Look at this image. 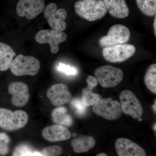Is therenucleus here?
Here are the masks:
<instances>
[{
	"instance_id": "obj_1",
	"label": "nucleus",
	"mask_w": 156,
	"mask_h": 156,
	"mask_svg": "<svg viewBox=\"0 0 156 156\" xmlns=\"http://www.w3.org/2000/svg\"><path fill=\"white\" fill-rule=\"evenodd\" d=\"M74 8L79 16L89 21L102 18L107 11L102 0H79L75 4Z\"/></svg>"
},
{
	"instance_id": "obj_2",
	"label": "nucleus",
	"mask_w": 156,
	"mask_h": 156,
	"mask_svg": "<svg viewBox=\"0 0 156 156\" xmlns=\"http://www.w3.org/2000/svg\"><path fill=\"white\" fill-rule=\"evenodd\" d=\"M29 117L21 110L12 112L0 108V127L8 131H15L24 127L28 122Z\"/></svg>"
},
{
	"instance_id": "obj_3",
	"label": "nucleus",
	"mask_w": 156,
	"mask_h": 156,
	"mask_svg": "<svg viewBox=\"0 0 156 156\" xmlns=\"http://www.w3.org/2000/svg\"><path fill=\"white\" fill-rule=\"evenodd\" d=\"M40 67V62L34 56L19 54L13 59L10 68L16 76H34L38 73Z\"/></svg>"
},
{
	"instance_id": "obj_4",
	"label": "nucleus",
	"mask_w": 156,
	"mask_h": 156,
	"mask_svg": "<svg viewBox=\"0 0 156 156\" xmlns=\"http://www.w3.org/2000/svg\"><path fill=\"white\" fill-rule=\"evenodd\" d=\"M95 78L101 87L112 88L121 83L124 77L122 71L111 65L103 66L95 69Z\"/></svg>"
},
{
	"instance_id": "obj_5",
	"label": "nucleus",
	"mask_w": 156,
	"mask_h": 156,
	"mask_svg": "<svg viewBox=\"0 0 156 156\" xmlns=\"http://www.w3.org/2000/svg\"><path fill=\"white\" fill-rule=\"evenodd\" d=\"M131 33L129 29L122 24H115L108 30L107 35L99 40V45L102 48L123 44L130 39Z\"/></svg>"
},
{
	"instance_id": "obj_6",
	"label": "nucleus",
	"mask_w": 156,
	"mask_h": 156,
	"mask_svg": "<svg viewBox=\"0 0 156 156\" xmlns=\"http://www.w3.org/2000/svg\"><path fill=\"white\" fill-rule=\"evenodd\" d=\"M93 111L98 115L109 120L118 119L122 112L119 102L111 98H101L94 105Z\"/></svg>"
},
{
	"instance_id": "obj_7",
	"label": "nucleus",
	"mask_w": 156,
	"mask_h": 156,
	"mask_svg": "<svg viewBox=\"0 0 156 156\" xmlns=\"http://www.w3.org/2000/svg\"><path fill=\"white\" fill-rule=\"evenodd\" d=\"M135 51L134 45L123 44L105 48L102 50V55L106 61L116 63L126 61L134 55Z\"/></svg>"
},
{
	"instance_id": "obj_8",
	"label": "nucleus",
	"mask_w": 156,
	"mask_h": 156,
	"mask_svg": "<svg viewBox=\"0 0 156 156\" xmlns=\"http://www.w3.org/2000/svg\"><path fill=\"white\" fill-rule=\"evenodd\" d=\"M122 111L134 119L142 115L144 110L141 103L135 94L130 90H126L121 92L120 95Z\"/></svg>"
},
{
	"instance_id": "obj_9",
	"label": "nucleus",
	"mask_w": 156,
	"mask_h": 156,
	"mask_svg": "<svg viewBox=\"0 0 156 156\" xmlns=\"http://www.w3.org/2000/svg\"><path fill=\"white\" fill-rule=\"evenodd\" d=\"M44 14L49 25L53 30L62 31L66 29L67 25L64 20L67 17V13L65 9H57L56 4L51 3L45 8Z\"/></svg>"
},
{
	"instance_id": "obj_10",
	"label": "nucleus",
	"mask_w": 156,
	"mask_h": 156,
	"mask_svg": "<svg viewBox=\"0 0 156 156\" xmlns=\"http://www.w3.org/2000/svg\"><path fill=\"white\" fill-rule=\"evenodd\" d=\"M66 34L55 30H44L39 31L35 35V40L40 44H49L50 50L53 54H56L59 50L58 44L66 40Z\"/></svg>"
},
{
	"instance_id": "obj_11",
	"label": "nucleus",
	"mask_w": 156,
	"mask_h": 156,
	"mask_svg": "<svg viewBox=\"0 0 156 156\" xmlns=\"http://www.w3.org/2000/svg\"><path fill=\"white\" fill-rule=\"evenodd\" d=\"M44 0H20L16 7V12L20 17L33 19L44 10Z\"/></svg>"
},
{
	"instance_id": "obj_12",
	"label": "nucleus",
	"mask_w": 156,
	"mask_h": 156,
	"mask_svg": "<svg viewBox=\"0 0 156 156\" xmlns=\"http://www.w3.org/2000/svg\"><path fill=\"white\" fill-rule=\"evenodd\" d=\"M8 90L12 95L11 103L14 106L22 107L28 103L30 95L27 84L22 82H13L9 85Z\"/></svg>"
},
{
	"instance_id": "obj_13",
	"label": "nucleus",
	"mask_w": 156,
	"mask_h": 156,
	"mask_svg": "<svg viewBox=\"0 0 156 156\" xmlns=\"http://www.w3.org/2000/svg\"><path fill=\"white\" fill-rule=\"evenodd\" d=\"M47 96L51 103L56 106L67 103L72 98L68 87L62 83L56 84L50 87L47 91Z\"/></svg>"
},
{
	"instance_id": "obj_14",
	"label": "nucleus",
	"mask_w": 156,
	"mask_h": 156,
	"mask_svg": "<svg viewBox=\"0 0 156 156\" xmlns=\"http://www.w3.org/2000/svg\"><path fill=\"white\" fill-rule=\"evenodd\" d=\"M115 147L119 156H146L142 147L127 138H118L116 140Z\"/></svg>"
},
{
	"instance_id": "obj_15",
	"label": "nucleus",
	"mask_w": 156,
	"mask_h": 156,
	"mask_svg": "<svg viewBox=\"0 0 156 156\" xmlns=\"http://www.w3.org/2000/svg\"><path fill=\"white\" fill-rule=\"evenodd\" d=\"M42 134L45 140L50 142L67 140L71 136L66 127L57 125L46 127L42 131Z\"/></svg>"
},
{
	"instance_id": "obj_16",
	"label": "nucleus",
	"mask_w": 156,
	"mask_h": 156,
	"mask_svg": "<svg viewBox=\"0 0 156 156\" xmlns=\"http://www.w3.org/2000/svg\"><path fill=\"white\" fill-rule=\"evenodd\" d=\"M87 87L82 89L81 101L86 107L94 105L101 98L98 94L93 93L92 90L98 84V82L95 77L89 76L87 79Z\"/></svg>"
},
{
	"instance_id": "obj_17",
	"label": "nucleus",
	"mask_w": 156,
	"mask_h": 156,
	"mask_svg": "<svg viewBox=\"0 0 156 156\" xmlns=\"http://www.w3.org/2000/svg\"><path fill=\"white\" fill-rule=\"evenodd\" d=\"M107 10L113 17L126 18L129 14V9L126 0H102Z\"/></svg>"
},
{
	"instance_id": "obj_18",
	"label": "nucleus",
	"mask_w": 156,
	"mask_h": 156,
	"mask_svg": "<svg viewBox=\"0 0 156 156\" xmlns=\"http://www.w3.org/2000/svg\"><path fill=\"white\" fill-rule=\"evenodd\" d=\"M95 139L92 136L83 135L73 139L71 145L76 153H83L89 151L95 147Z\"/></svg>"
},
{
	"instance_id": "obj_19",
	"label": "nucleus",
	"mask_w": 156,
	"mask_h": 156,
	"mask_svg": "<svg viewBox=\"0 0 156 156\" xmlns=\"http://www.w3.org/2000/svg\"><path fill=\"white\" fill-rule=\"evenodd\" d=\"M16 53L9 45L0 42V70H7L10 66Z\"/></svg>"
},
{
	"instance_id": "obj_20",
	"label": "nucleus",
	"mask_w": 156,
	"mask_h": 156,
	"mask_svg": "<svg viewBox=\"0 0 156 156\" xmlns=\"http://www.w3.org/2000/svg\"><path fill=\"white\" fill-rule=\"evenodd\" d=\"M52 120L56 125L70 127L73 125L72 117L67 113V109L63 107H58L51 113Z\"/></svg>"
},
{
	"instance_id": "obj_21",
	"label": "nucleus",
	"mask_w": 156,
	"mask_h": 156,
	"mask_svg": "<svg viewBox=\"0 0 156 156\" xmlns=\"http://www.w3.org/2000/svg\"><path fill=\"white\" fill-rule=\"evenodd\" d=\"M144 83L147 89L154 94L156 93V64L150 66L147 69L145 77Z\"/></svg>"
},
{
	"instance_id": "obj_22",
	"label": "nucleus",
	"mask_w": 156,
	"mask_h": 156,
	"mask_svg": "<svg viewBox=\"0 0 156 156\" xmlns=\"http://www.w3.org/2000/svg\"><path fill=\"white\" fill-rule=\"evenodd\" d=\"M140 11L149 17H152L156 14V0H136Z\"/></svg>"
},
{
	"instance_id": "obj_23",
	"label": "nucleus",
	"mask_w": 156,
	"mask_h": 156,
	"mask_svg": "<svg viewBox=\"0 0 156 156\" xmlns=\"http://www.w3.org/2000/svg\"><path fill=\"white\" fill-rule=\"evenodd\" d=\"M70 101L71 107L78 115L81 116L85 114L87 112V107L83 104L81 99L79 98H76Z\"/></svg>"
},
{
	"instance_id": "obj_24",
	"label": "nucleus",
	"mask_w": 156,
	"mask_h": 156,
	"mask_svg": "<svg viewBox=\"0 0 156 156\" xmlns=\"http://www.w3.org/2000/svg\"><path fill=\"white\" fill-rule=\"evenodd\" d=\"M33 151L28 144H21L14 148L12 156H30Z\"/></svg>"
},
{
	"instance_id": "obj_25",
	"label": "nucleus",
	"mask_w": 156,
	"mask_h": 156,
	"mask_svg": "<svg viewBox=\"0 0 156 156\" xmlns=\"http://www.w3.org/2000/svg\"><path fill=\"white\" fill-rule=\"evenodd\" d=\"M10 138L5 133H0V154L5 155L9 151V144Z\"/></svg>"
},
{
	"instance_id": "obj_26",
	"label": "nucleus",
	"mask_w": 156,
	"mask_h": 156,
	"mask_svg": "<svg viewBox=\"0 0 156 156\" xmlns=\"http://www.w3.org/2000/svg\"><path fill=\"white\" fill-rule=\"evenodd\" d=\"M62 149L58 146H52L44 148L42 153L47 156H58L62 153Z\"/></svg>"
},
{
	"instance_id": "obj_27",
	"label": "nucleus",
	"mask_w": 156,
	"mask_h": 156,
	"mask_svg": "<svg viewBox=\"0 0 156 156\" xmlns=\"http://www.w3.org/2000/svg\"><path fill=\"white\" fill-rule=\"evenodd\" d=\"M57 69L61 72L65 73L67 75H75L77 73V70L76 69L63 63H59L57 66Z\"/></svg>"
},
{
	"instance_id": "obj_28",
	"label": "nucleus",
	"mask_w": 156,
	"mask_h": 156,
	"mask_svg": "<svg viewBox=\"0 0 156 156\" xmlns=\"http://www.w3.org/2000/svg\"><path fill=\"white\" fill-rule=\"evenodd\" d=\"M30 156H47L41 153V152H39L35 151L33 152L31 154Z\"/></svg>"
},
{
	"instance_id": "obj_29",
	"label": "nucleus",
	"mask_w": 156,
	"mask_h": 156,
	"mask_svg": "<svg viewBox=\"0 0 156 156\" xmlns=\"http://www.w3.org/2000/svg\"><path fill=\"white\" fill-rule=\"evenodd\" d=\"M154 34L155 36L156 37V16L155 15L154 19Z\"/></svg>"
},
{
	"instance_id": "obj_30",
	"label": "nucleus",
	"mask_w": 156,
	"mask_h": 156,
	"mask_svg": "<svg viewBox=\"0 0 156 156\" xmlns=\"http://www.w3.org/2000/svg\"><path fill=\"white\" fill-rule=\"evenodd\" d=\"M96 156H108L106 154L103 153H100L97 154Z\"/></svg>"
},
{
	"instance_id": "obj_31",
	"label": "nucleus",
	"mask_w": 156,
	"mask_h": 156,
	"mask_svg": "<svg viewBox=\"0 0 156 156\" xmlns=\"http://www.w3.org/2000/svg\"><path fill=\"white\" fill-rule=\"evenodd\" d=\"M156 100L155 101V103L154 104L153 106V108L154 111L156 112Z\"/></svg>"
}]
</instances>
